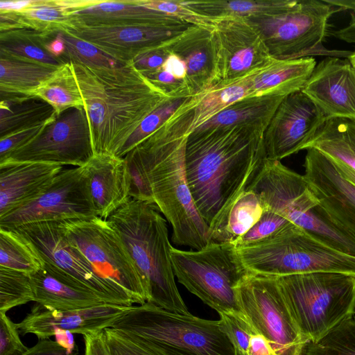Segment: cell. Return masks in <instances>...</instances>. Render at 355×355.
<instances>
[{"instance_id": "60d3db41", "label": "cell", "mask_w": 355, "mask_h": 355, "mask_svg": "<svg viewBox=\"0 0 355 355\" xmlns=\"http://www.w3.org/2000/svg\"><path fill=\"white\" fill-rule=\"evenodd\" d=\"M65 51V62L80 63L90 67H114L122 64L92 43L61 31Z\"/></svg>"}, {"instance_id": "680465c9", "label": "cell", "mask_w": 355, "mask_h": 355, "mask_svg": "<svg viewBox=\"0 0 355 355\" xmlns=\"http://www.w3.org/2000/svg\"><path fill=\"white\" fill-rule=\"evenodd\" d=\"M326 1L343 10H349L355 12V0H326Z\"/></svg>"}, {"instance_id": "4316f807", "label": "cell", "mask_w": 355, "mask_h": 355, "mask_svg": "<svg viewBox=\"0 0 355 355\" xmlns=\"http://www.w3.org/2000/svg\"><path fill=\"white\" fill-rule=\"evenodd\" d=\"M316 61L313 57L276 60L272 64L248 78L247 97L264 95L286 96L301 91L311 75Z\"/></svg>"}, {"instance_id": "f5cc1de1", "label": "cell", "mask_w": 355, "mask_h": 355, "mask_svg": "<svg viewBox=\"0 0 355 355\" xmlns=\"http://www.w3.org/2000/svg\"><path fill=\"white\" fill-rule=\"evenodd\" d=\"M84 355H110L104 330L84 335Z\"/></svg>"}, {"instance_id": "f6af8a7d", "label": "cell", "mask_w": 355, "mask_h": 355, "mask_svg": "<svg viewBox=\"0 0 355 355\" xmlns=\"http://www.w3.org/2000/svg\"><path fill=\"white\" fill-rule=\"evenodd\" d=\"M140 3L148 8L156 10L176 17L191 25L213 31L217 19L200 15L186 7L182 0H139Z\"/></svg>"}, {"instance_id": "91938a15", "label": "cell", "mask_w": 355, "mask_h": 355, "mask_svg": "<svg viewBox=\"0 0 355 355\" xmlns=\"http://www.w3.org/2000/svg\"><path fill=\"white\" fill-rule=\"evenodd\" d=\"M348 60L349 61L351 65L355 70V51L353 52H351V53L348 56Z\"/></svg>"}, {"instance_id": "ba28073f", "label": "cell", "mask_w": 355, "mask_h": 355, "mask_svg": "<svg viewBox=\"0 0 355 355\" xmlns=\"http://www.w3.org/2000/svg\"><path fill=\"white\" fill-rule=\"evenodd\" d=\"M171 257L175 276L189 292L218 313L243 314L234 288L249 272L234 243L210 242L188 251L172 246Z\"/></svg>"}, {"instance_id": "74e56055", "label": "cell", "mask_w": 355, "mask_h": 355, "mask_svg": "<svg viewBox=\"0 0 355 355\" xmlns=\"http://www.w3.org/2000/svg\"><path fill=\"white\" fill-rule=\"evenodd\" d=\"M44 261L31 242L16 230L0 228V267L31 275Z\"/></svg>"}, {"instance_id": "836d02e7", "label": "cell", "mask_w": 355, "mask_h": 355, "mask_svg": "<svg viewBox=\"0 0 355 355\" xmlns=\"http://www.w3.org/2000/svg\"><path fill=\"white\" fill-rule=\"evenodd\" d=\"M51 105L37 97L2 98L0 138L54 119Z\"/></svg>"}, {"instance_id": "7a4b0ae2", "label": "cell", "mask_w": 355, "mask_h": 355, "mask_svg": "<svg viewBox=\"0 0 355 355\" xmlns=\"http://www.w3.org/2000/svg\"><path fill=\"white\" fill-rule=\"evenodd\" d=\"M193 109L189 97L133 149L146 172L155 205L172 226V241L178 245L200 250L211 242L210 231L194 203L184 166Z\"/></svg>"}, {"instance_id": "ac0fdd59", "label": "cell", "mask_w": 355, "mask_h": 355, "mask_svg": "<svg viewBox=\"0 0 355 355\" xmlns=\"http://www.w3.org/2000/svg\"><path fill=\"white\" fill-rule=\"evenodd\" d=\"M191 26H87L69 22L62 31L92 43L114 60L126 64L146 51L168 44Z\"/></svg>"}, {"instance_id": "9f6ffc18", "label": "cell", "mask_w": 355, "mask_h": 355, "mask_svg": "<svg viewBox=\"0 0 355 355\" xmlns=\"http://www.w3.org/2000/svg\"><path fill=\"white\" fill-rule=\"evenodd\" d=\"M54 336L55 337V340L67 349L74 350L77 348L72 333L67 331L58 330Z\"/></svg>"}, {"instance_id": "7c38bea8", "label": "cell", "mask_w": 355, "mask_h": 355, "mask_svg": "<svg viewBox=\"0 0 355 355\" xmlns=\"http://www.w3.org/2000/svg\"><path fill=\"white\" fill-rule=\"evenodd\" d=\"M234 289L254 332L263 336L277 355H299L308 341L293 318L277 278L249 273Z\"/></svg>"}, {"instance_id": "9c48e42d", "label": "cell", "mask_w": 355, "mask_h": 355, "mask_svg": "<svg viewBox=\"0 0 355 355\" xmlns=\"http://www.w3.org/2000/svg\"><path fill=\"white\" fill-rule=\"evenodd\" d=\"M248 189L259 196L265 209L272 210L334 248L355 256V241L315 214L314 209L318 200L304 175L292 171L279 160L266 159Z\"/></svg>"}, {"instance_id": "484cf974", "label": "cell", "mask_w": 355, "mask_h": 355, "mask_svg": "<svg viewBox=\"0 0 355 355\" xmlns=\"http://www.w3.org/2000/svg\"><path fill=\"white\" fill-rule=\"evenodd\" d=\"M169 48L185 64L191 96L214 85L216 52L212 31L193 25L175 38Z\"/></svg>"}, {"instance_id": "f907efd6", "label": "cell", "mask_w": 355, "mask_h": 355, "mask_svg": "<svg viewBox=\"0 0 355 355\" xmlns=\"http://www.w3.org/2000/svg\"><path fill=\"white\" fill-rule=\"evenodd\" d=\"M169 44L170 43L141 54L132 62V64L142 74L157 69L169 53Z\"/></svg>"}, {"instance_id": "94428289", "label": "cell", "mask_w": 355, "mask_h": 355, "mask_svg": "<svg viewBox=\"0 0 355 355\" xmlns=\"http://www.w3.org/2000/svg\"><path fill=\"white\" fill-rule=\"evenodd\" d=\"M354 317H355V311H354Z\"/></svg>"}, {"instance_id": "7dc6e473", "label": "cell", "mask_w": 355, "mask_h": 355, "mask_svg": "<svg viewBox=\"0 0 355 355\" xmlns=\"http://www.w3.org/2000/svg\"><path fill=\"white\" fill-rule=\"evenodd\" d=\"M283 216L266 209L257 223L234 243L236 247L243 246L266 239L291 223Z\"/></svg>"}, {"instance_id": "52a82bcc", "label": "cell", "mask_w": 355, "mask_h": 355, "mask_svg": "<svg viewBox=\"0 0 355 355\" xmlns=\"http://www.w3.org/2000/svg\"><path fill=\"white\" fill-rule=\"evenodd\" d=\"M302 335L316 342L354 317L355 275L315 272L277 277Z\"/></svg>"}, {"instance_id": "c3c4849f", "label": "cell", "mask_w": 355, "mask_h": 355, "mask_svg": "<svg viewBox=\"0 0 355 355\" xmlns=\"http://www.w3.org/2000/svg\"><path fill=\"white\" fill-rule=\"evenodd\" d=\"M17 323L0 313V355H22L28 350L19 337Z\"/></svg>"}, {"instance_id": "6f0895ef", "label": "cell", "mask_w": 355, "mask_h": 355, "mask_svg": "<svg viewBox=\"0 0 355 355\" xmlns=\"http://www.w3.org/2000/svg\"><path fill=\"white\" fill-rule=\"evenodd\" d=\"M332 159L342 176L347 181L355 185V171L339 161L334 159Z\"/></svg>"}, {"instance_id": "11a10c76", "label": "cell", "mask_w": 355, "mask_h": 355, "mask_svg": "<svg viewBox=\"0 0 355 355\" xmlns=\"http://www.w3.org/2000/svg\"><path fill=\"white\" fill-rule=\"evenodd\" d=\"M351 19L347 26L333 31L336 38L349 43H355V12H350Z\"/></svg>"}, {"instance_id": "ab89813d", "label": "cell", "mask_w": 355, "mask_h": 355, "mask_svg": "<svg viewBox=\"0 0 355 355\" xmlns=\"http://www.w3.org/2000/svg\"><path fill=\"white\" fill-rule=\"evenodd\" d=\"M34 300L29 275L0 267V313Z\"/></svg>"}, {"instance_id": "ee69618b", "label": "cell", "mask_w": 355, "mask_h": 355, "mask_svg": "<svg viewBox=\"0 0 355 355\" xmlns=\"http://www.w3.org/2000/svg\"><path fill=\"white\" fill-rule=\"evenodd\" d=\"M220 326L233 345L236 355H248L250 338L255 334L243 314L220 313Z\"/></svg>"}, {"instance_id": "b9f144b4", "label": "cell", "mask_w": 355, "mask_h": 355, "mask_svg": "<svg viewBox=\"0 0 355 355\" xmlns=\"http://www.w3.org/2000/svg\"><path fill=\"white\" fill-rule=\"evenodd\" d=\"M187 98L171 99L156 109L144 119L114 156L123 158L130 150L167 121Z\"/></svg>"}, {"instance_id": "d590c367", "label": "cell", "mask_w": 355, "mask_h": 355, "mask_svg": "<svg viewBox=\"0 0 355 355\" xmlns=\"http://www.w3.org/2000/svg\"><path fill=\"white\" fill-rule=\"evenodd\" d=\"M264 210L259 196L247 189L233 205L224 225L211 242L235 243L257 223Z\"/></svg>"}, {"instance_id": "8d00e7d4", "label": "cell", "mask_w": 355, "mask_h": 355, "mask_svg": "<svg viewBox=\"0 0 355 355\" xmlns=\"http://www.w3.org/2000/svg\"><path fill=\"white\" fill-rule=\"evenodd\" d=\"M248 78L227 85H215L192 96L193 115L192 131L203 125L233 103L248 96Z\"/></svg>"}, {"instance_id": "e0dca14e", "label": "cell", "mask_w": 355, "mask_h": 355, "mask_svg": "<svg viewBox=\"0 0 355 355\" xmlns=\"http://www.w3.org/2000/svg\"><path fill=\"white\" fill-rule=\"evenodd\" d=\"M304 176L318 200L315 214L355 241V185L344 178L331 158L306 149Z\"/></svg>"}, {"instance_id": "6da1fadb", "label": "cell", "mask_w": 355, "mask_h": 355, "mask_svg": "<svg viewBox=\"0 0 355 355\" xmlns=\"http://www.w3.org/2000/svg\"><path fill=\"white\" fill-rule=\"evenodd\" d=\"M265 130L236 125L196 129L187 137V179L196 207L209 228L211 241L266 159Z\"/></svg>"}, {"instance_id": "cb8c5ba5", "label": "cell", "mask_w": 355, "mask_h": 355, "mask_svg": "<svg viewBox=\"0 0 355 355\" xmlns=\"http://www.w3.org/2000/svg\"><path fill=\"white\" fill-rule=\"evenodd\" d=\"M69 22L87 26L187 23L176 17L146 8L140 3L139 0L85 1L81 7L70 12Z\"/></svg>"}, {"instance_id": "5b68a950", "label": "cell", "mask_w": 355, "mask_h": 355, "mask_svg": "<svg viewBox=\"0 0 355 355\" xmlns=\"http://www.w3.org/2000/svg\"><path fill=\"white\" fill-rule=\"evenodd\" d=\"M112 328L135 336L158 355H236L219 320L175 313L151 302L133 305Z\"/></svg>"}, {"instance_id": "277c9868", "label": "cell", "mask_w": 355, "mask_h": 355, "mask_svg": "<svg viewBox=\"0 0 355 355\" xmlns=\"http://www.w3.org/2000/svg\"><path fill=\"white\" fill-rule=\"evenodd\" d=\"M157 209L155 204L130 198L107 220L119 234L144 281L148 302L189 313L175 281L166 222Z\"/></svg>"}, {"instance_id": "7bdbcfd3", "label": "cell", "mask_w": 355, "mask_h": 355, "mask_svg": "<svg viewBox=\"0 0 355 355\" xmlns=\"http://www.w3.org/2000/svg\"><path fill=\"white\" fill-rule=\"evenodd\" d=\"M123 159L128 172L130 197L136 200L155 204L150 183L137 153L132 149Z\"/></svg>"}, {"instance_id": "f1b7e54d", "label": "cell", "mask_w": 355, "mask_h": 355, "mask_svg": "<svg viewBox=\"0 0 355 355\" xmlns=\"http://www.w3.org/2000/svg\"><path fill=\"white\" fill-rule=\"evenodd\" d=\"M58 68L0 53L1 98L34 97L35 90Z\"/></svg>"}, {"instance_id": "4dcf8cb0", "label": "cell", "mask_w": 355, "mask_h": 355, "mask_svg": "<svg viewBox=\"0 0 355 355\" xmlns=\"http://www.w3.org/2000/svg\"><path fill=\"white\" fill-rule=\"evenodd\" d=\"M291 2L292 0H182L186 7L207 17H243L248 19L278 15L286 10Z\"/></svg>"}, {"instance_id": "d6a6232c", "label": "cell", "mask_w": 355, "mask_h": 355, "mask_svg": "<svg viewBox=\"0 0 355 355\" xmlns=\"http://www.w3.org/2000/svg\"><path fill=\"white\" fill-rule=\"evenodd\" d=\"M56 33L44 34L24 27L0 31V53L29 62L61 66L66 62L46 49L49 40Z\"/></svg>"}, {"instance_id": "8992f818", "label": "cell", "mask_w": 355, "mask_h": 355, "mask_svg": "<svg viewBox=\"0 0 355 355\" xmlns=\"http://www.w3.org/2000/svg\"><path fill=\"white\" fill-rule=\"evenodd\" d=\"M236 250L243 266L253 275L277 277L332 272L355 275V256L293 223L266 239Z\"/></svg>"}, {"instance_id": "db71d44e", "label": "cell", "mask_w": 355, "mask_h": 355, "mask_svg": "<svg viewBox=\"0 0 355 355\" xmlns=\"http://www.w3.org/2000/svg\"><path fill=\"white\" fill-rule=\"evenodd\" d=\"M248 355H277L270 342L261 334H254L250 340Z\"/></svg>"}, {"instance_id": "816d5d0a", "label": "cell", "mask_w": 355, "mask_h": 355, "mask_svg": "<svg viewBox=\"0 0 355 355\" xmlns=\"http://www.w3.org/2000/svg\"><path fill=\"white\" fill-rule=\"evenodd\" d=\"M22 355H78V347L69 350L50 338L40 339Z\"/></svg>"}, {"instance_id": "2e32d148", "label": "cell", "mask_w": 355, "mask_h": 355, "mask_svg": "<svg viewBox=\"0 0 355 355\" xmlns=\"http://www.w3.org/2000/svg\"><path fill=\"white\" fill-rule=\"evenodd\" d=\"M212 36L216 52L215 85H227L272 64V57L254 24L243 17L217 19Z\"/></svg>"}, {"instance_id": "30bf717a", "label": "cell", "mask_w": 355, "mask_h": 355, "mask_svg": "<svg viewBox=\"0 0 355 355\" xmlns=\"http://www.w3.org/2000/svg\"><path fill=\"white\" fill-rule=\"evenodd\" d=\"M343 9L325 0H292L284 12L250 19L260 31L266 46L277 60L325 55L337 57L351 52L328 51L322 45L332 15Z\"/></svg>"}, {"instance_id": "d6986e66", "label": "cell", "mask_w": 355, "mask_h": 355, "mask_svg": "<svg viewBox=\"0 0 355 355\" xmlns=\"http://www.w3.org/2000/svg\"><path fill=\"white\" fill-rule=\"evenodd\" d=\"M326 118L302 91L286 96L264 132L266 159L279 160L304 150Z\"/></svg>"}, {"instance_id": "603a6c76", "label": "cell", "mask_w": 355, "mask_h": 355, "mask_svg": "<svg viewBox=\"0 0 355 355\" xmlns=\"http://www.w3.org/2000/svg\"><path fill=\"white\" fill-rule=\"evenodd\" d=\"M62 168L42 162L0 165V217L35 198Z\"/></svg>"}, {"instance_id": "d4e9b609", "label": "cell", "mask_w": 355, "mask_h": 355, "mask_svg": "<svg viewBox=\"0 0 355 355\" xmlns=\"http://www.w3.org/2000/svg\"><path fill=\"white\" fill-rule=\"evenodd\" d=\"M30 277L34 301L46 309L71 311L104 303L73 278L45 261Z\"/></svg>"}, {"instance_id": "1f68e13d", "label": "cell", "mask_w": 355, "mask_h": 355, "mask_svg": "<svg viewBox=\"0 0 355 355\" xmlns=\"http://www.w3.org/2000/svg\"><path fill=\"white\" fill-rule=\"evenodd\" d=\"M315 148L355 171V120L326 119L304 150Z\"/></svg>"}, {"instance_id": "ffe728a7", "label": "cell", "mask_w": 355, "mask_h": 355, "mask_svg": "<svg viewBox=\"0 0 355 355\" xmlns=\"http://www.w3.org/2000/svg\"><path fill=\"white\" fill-rule=\"evenodd\" d=\"M132 306L102 303L85 309L59 311L36 304L17 326L22 335L34 334L40 340L54 336L58 330L84 336L112 327Z\"/></svg>"}, {"instance_id": "7402d4cb", "label": "cell", "mask_w": 355, "mask_h": 355, "mask_svg": "<svg viewBox=\"0 0 355 355\" xmlns=\"http://www.w3.org/2000/svg\"><path fill=\"white\" fill-rule=\"evenodd\" d=\"M85 168L96 216L107 220L131 198L125 160L111 154H94Z\"/></svg>"}, {"instance_id": "bcb514c9", "label": "cell", "mask_w": 355, "mask_h": 355, "mask_svg": "<svg viewBox=\"0 0 355 355\" xmlns=\"http://www.w3.org/2000/svg\"><path fill=\"white\" fill-rule=\"evenodd\" d=\"M104 332L110 355H158L131 334L112 327Z\"/></svg>"}, {"instance_id": "f546056e", "label": "cell", "mask_w": 355, "mask_h": 355, "mask_svg": "<svg viewBox=\"0 0 355 355\" xmlns=\"http://www.w3.org/2000/svg\"><path fill=\"white\" fill-rule=\"evenodd\" d=\"M285 97L264 95L243 98L233 103L196 129L248 125L266 130Z\"/></svg>"}, {"instance_id": "e575fe53", "label": "cell", "mask_w": 355, "mask_h": 355, "mask_svg": "<svg viewBox=\"0 0 355 355\" xmlns=\"http://www.w3.org/2000/svg\"><path fill=\"white\" fill-rule=\"evenodd\" d=\"M33 96L51 105L56 115L71 108L84 107L71 62L58 67L35 90Z\"/></svg>"}, {"instance_id": "3957f363", "label": "cell", "mask_w": 355, "mask_h": 355, "mask_svg": "<svg viewBox=\"0 0 355 355\" xmlns=\"http://www.w3.org/2000/svg\"><path fill=\"white\" fill-rule=\"evenodd\" d=\"M71 64L88 118L94 154L115 155L144 119L172 99L132 62L114 67Z\"/></svg>"}, {"instance_id": "681fc988", "label": "cell", "mask_w": 355, "mask_h": 355, "mask_svg": "<svg viewBox=\"0 0 355 355\" xmlns=\"http://www.w3.org/2000/svg\"><path fill=\"white\" fill-rule=\"evenodd\" d=\"M54 119L0 138V162L32 141Z\"/></svg>"}, {"instance_id": "5bb4252c", "label": "cell", "mask_w": 355, "mask_h": 355, "mask_svg": "<svg viewBox=\"0 0 355 355\" xmlns=\"http://www.w3.org/2000/svg\"><path fill=\"white\" fill-rule=\"evenodd\" d=\"M94 217L97 216L83 166L60 171L35 198L0 217V228Z\"/></svg>"}, {"instance_id": "f35d334b", "label": "cell", "mask_w": 355, "mask_h": 355, "mask_svg": "<svg viewBox=\"0 0 355 355\" xmlns=\"http://www.w3.org/2000/svg\"><path fill=\"white\" fill-rule=\"evenodd\" d=\"M299 355H355V317L342 322L316 342H306Z\"/></svg>"}, {"instance_id": "4fadbf2b", "label": "cell", "mask_w": 355, "mask_h": 355, "mask_svg": "<svg viewBox=\"0 0 355 355\" xmlns=\"http://www.w3.org/2000/svg\"><path fill=\"white\" fill-rule=\"evenodd\" d=\"M14 230L31 242L44 261L73 278L104 303L123 306L135 304L124 289L105 280L94 271L67 237L61 221L31 223Z\"/></svg>"}, {"instance_id": "83f0119b", "label": "cell", "mask_w": 355, "mask_h": 355, "mask_svg": "<svg viewBox=\"0 0 355 355\" xmlns=\"http://www.w3.org/2000/svg\"><path fill=\"white\" fill-rule=\"evenodd\" d=\"M80 1L33 0L16 11L0 10V31L24 27L44 33L63 31Z\"/></svg>"}, {"instance_id": "9a60e30c", "label": "cell", "mask_w": 355, "mask_h": 355, "mask_svg": "<svg viewBox=\"0 0 355 355\" xmlns=\"http://www.w3.org/2000/svg\"><path fill=\"white\" fill-rule=\"evenodd\" d=\"M94 155L88 118L84 107L56 115L32 141L12 153L0 165L42 162L85 166Z\"/></svg>"}, {"instance_id": "44dd1931", "label": "cell", "mask_w": 355, "mask_h": 355, "mask_svg": "<svg viewBox=\"0 0 355 355\" xmlns=\"http://www.w3.org/2000/svg\"><path fill=\"white\" fill-rule=\"evenodd\" d=\"M301 91L326 119L355 120V70L348 59L327 56L321 60Z\"/></svg>"}, {"instance_id": "8fae6325", "label": "cell", "mask_w": 355, "mask_h": 355, "mask_svg": "<svg viewBox=\"0 0 355 355\" xmlns=\"http://www.w3.org/2000/svg\"><path fill=\"white\" fill-rule=\"evenodd\" d=\"M61 222L67 237L101 277L124 289L136 304L149 301L141 274L119 234L107 220L94 217Z\"/></svg>"}]
</instances>
